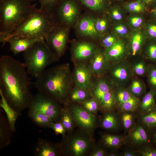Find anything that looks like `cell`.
<instances>
[{
  "instance_id": "6da1fadb",
  "label": "cell",
  "mask_w": 156,
  "mask_h": 156,
  "mask_svg": "<svg viewBox=\"0 0 156 156\" xmlns=\"http://www.w3.org/2000/svg\"><path fill=\"white\" fill-rule=\"evenodd\" d=\"M24 63L8 55L0 58V91L8 104L17 111L28 107L32 95L29 90Z\"/></svg>"
},
{
  "instance_id": "7a4b0ae2",
  "label": "cell",
  "mask_w": 156,
  "mask_h": 156,
  "mask_svg": "<svg viewBox=\"0 0 156 156\" xmlns=\"http://www.w3.org/2000/svg\"><path fill=\"white\" fill-rule=\"evenodd\" d=\"M73 85V73L68 63L45 70L34 83L38 92L64 104L67 103Z\"/></svg>"
},
{
  "instance_id": "3957f363",
  "label": "cell",
  "mask_w": 156,
  "mask_h": 156,
  "mask_svg": "<svg viewBox=\"0 0 156 156\" xmlns=\"http://www.w3.org/2000/svg\"><path fill=\"white\" fill-rule=\"evenodd\" d=\"M29 0H0V37L14 31L36 8Z\"/></svg>"
},
{
  "instance_id": "277c9868",
  "label": "cell",
  "mask_w": 156,
  "mask_h": 156,
  "mask_svg": "<svg viewBox=\"0 0 156 156\" xmlns=\"http://www.w3.org/2000/svg\"><path fill=\"white\" fill-rule=\"evenodd\" d=\"M55 24L51 13L36 8L31 14L14 31L0 38L3 46L10 38H34L44 37Z\"/></svg>"
},
{
  "instance_id": "5b68a950",
  "label": "cell",
  "mask_w": 156,
  "mask_h": 156,
  "mask_svg": "<svg viewBox=\"0 0 156 156\" xmlns=\"http://www.w3.org/2000/svg\"><path fill=\"white\" fill-rule=\"evenodd\" d=\"M23 56L28 74L36 79L48 66L59 59L51 51L44 39L37 41L23 52Z\"/></svg>"
},
{
  "instance_id": "8992f818",
  "label": "cell",
  "mask_w": 156,
  "mask_h": 156,
  "mask_svg": "<svg viewBox=\"0 0 156 156\" xmlns=\"http://www.w3.org/2000/svg\"><path fill=\"white\" fill-rule=\"evenodd\" d=\"M60 104L51 98L38 92L32 96L27 108L29 109L44 114L55 122L61 120L63 108Z\"/></svg>"
},
{
  "instance_id": "52a82bcc",
  "label": "cell",
  "mask_w": 156,
  "mask_h": 156,
  "mask_svg": "<svg viewBox=\"0 0 156 156\" xmlns=\"http://www.w3.org/2000/svg\"><path fill=\"white\" fill-rule=\"evenodd\" d=\"M68 34L67 26L55 24L44 37V40L51 51L59 58L65 51Z\"/></svg>"
},
{
  "instance_id": "ba28073f",
  "label": "cell",
  "mask_w": 156,
  "mask_h": 156,
  "mask_svg": "<svg viewBox=\"0 0 156 156\" xmlns=\"http://www.w3.org/2000/svg\"><path fill=\"white\" fill-rule=\"evenodd\" d=\"M79 2L78 0H63L59 3L52 11L55 10V13H51L55 23L67 26L74 23L78 16Z\"/></svg>"
},
{
  "instance_id": "9c48e42d",
  "label": "cell",
  "mask_w": 156,
  "mask_h": 156,
  "mask_svg": "<svg viewBox=\"0 0 156 156\" xmlns=\"http://www.w3.org/2000/svg\"><path fill=\"white\" fill-rule=\"evenodd\" d=\"M105 75L114 87H127L133 77L128 59L111 64Z\"/></svg>"
},
{
  "instance_id": "30bf717a",
  "label": "cell",
  "mask_w": 156,
  "mask_h": 156,
  "mask_svg": "<svg viewBox=\"0 0 156 156\" xmlns=\"http://www.w3.org/2000/svg\"><path fill=\"white\" fill-rule=\"evenodd\" d=\"M151 130L145 127L140 122L128 132L125 137L126 143L138 148L151 145Z\"/></svg>"
},
{
  "instance_id": "8fae6325",
  "label": "cell",
  "mask_w": 156,
  "mask_h": 156,
  "mask_svg": "<svg viewBox=\"0 0 156 156\" xmlns=\"http://www.w3.org/2000/svg\"><path fill=\"white\" fill-rule=\"evenodd\" d=\"M73 73V85L75 86L91 92L93 83V77L87 63L74 64Z\"/></svg>"
},
{
  "instance_id": "7c38bea8",
  "label": "cell",
  "mask_w": 156,
  "mask_h": 156,
  "mask_svg": "<svg viewBox=\"0 0 156 156\" xmlns=\"http://www.w3.org/2000/svg\"><path fill=\"white\" fill-rule=\"evenodd\" d=\"M98 48L96 44L90 42L75 43L73 45L71 51L73 62L74 64L88 63Z\"/></svg>"
},
{
  "instance_id": "4fadbf2b",
  "label": "cell",
  "mask_w": 156,
  "mask_h": 156,
  "mask_svg": "<svg viewBox=\"0 0 156 156\" xmlns=\"http://www.w3.org/2000/svg\"><path fill=\"white\" fill-rule=\"evenodd\" d=\"M127 40L128 54L127 59L131 61L140 56L142 47L148 38L140 28L133 29Z\"/></svg>"
},
{
  "instance_id": "5bb4252c",
  "label": "cell",
  "mask_w": 156,
  "mask_h": 156,
  "mask_svg": "<svg viewBox=\"0 0 156 156\" xmlns=\"http://www.w3.org/2000/svg\"><path fill=\"white\" fill-rule=\"evenodd\" d=\"M87 63L93 77L105 75L110 64L105 55L104 49L99 47Z\"/></svg>"
},
{
  "instance_id": "9a60e30c",
  "label": "cell",
  "mask_w": 156,
  "mask_h": 156,
  "mask_svg": "<svg viewBox=\"0 0 156 156\" xmlns=\"http://www.w3.org/2000/svg\"><path fill=\"white\" fill-rule=\"evenodd\" d=\"M104 54L110 64L127 59L128 54L127 41L119 38L112 46L104 50Z\"/></svg>"
},
{
  "instance_id": "2e32d148",
  "label": "cell",
  "mask_w": 156,
  "mask_h": 156,
  "mask_svg": "<svg viewBox=\"0 0 156 156\" xmlns=\"http://www.w3.org/2000/svg\"><path fill=\"white\" fill-rule=\"evenodd\" d=\"M71 116L80 127L86 129H90L94 127L95 119L92 113L83 107L74 105L71 109Z\"/></svg>"
},
{
  "instance_id": "e0dca14e",
  "label": "cell",
  "mask_w": 156,
  "mask_h": 156,
  "mask_svg": "<svg viewBox=\"0 0 156 156\" xmlns=\"http://www.w3.org/2000/svg\"><path fill=\"white\" fill-rule=\"evenodd\" d=\"M62 154L61 144H54L41 138H38L34 151L36 156H57Z\"/></svg>"
},
{
  "instance_id": "ac0fdd59",
  "label": "cell",
  "mask_w": 156,
  "mask_h": 156,
  "mask_svg": "<svg viewBox=\"0 0 156 156\" xmlns=\"http://www.w3.org/2000/svg\"><path fill=\"white\" fill-rule=\"evenodd\" d=\"M43 39L42 38H29L13 37L9 39L7 42L10 44V50L16 55L25 51L36 42Z\"/></svg>"
},
{
  "instance_id": "d6986e66",
  "label": "cell",
  "mask_w": 156,
  "mask_h": 156,
  "mask_svg": "<svg viewBox=\"0 0 156 156\" xmlns=\"http://www.w3.org/2000/svg\"><path fill=\"white\" fill-rule=\"evenodd\" d=\"M95 18L90 16H86L81 18L77 26L78 33L83 36L91 38L99 37L95 27Z\"/></svg>"
},
{
  "instance_id": "ffe728a7",
  "label": "cell",
  "mask_w": 156,
  "mask_h": 156,
  "mask_svg": "<svg viewBox=\"0 0 156 156\" xmlns=\"http://www.w3.org/2000/svg\"><path fill=\"white\" fill-rule=\"evenodd\" d=\"M61 145L63 153L67 151L75 156H79L85 153L89 147V143L86 138L79 136L74 138L67 145Z\"/></svg>"
},
{
  "instance_id": "44dd1931",
  "label": "cell",
  "mask_w": 156,
  "mask_h": 156,
  "mask_svg": "<svg viewBox=\"0 0 156 156\" xmlns=\"http://www.w3.org/2000/svg\"><path fill=\"white\" fill-rule=\"evenodd\" d=\"M130 62L133 76L140 78L146 77L150 63L144 58L140 55Z\"/></svg>"
},
{
  "instance_id": "7402d4cb",
  "label": "cell",
  "mask_w": 156,
  "mask_h": 156,
  "mask_svg": "<svg viewBox=\"0 0 156 156\" xmlns=\"http://www.w3.org/2000/svg\"><path fill=\"white\" fill-rule=\"evenodd\" d=\"M0 95V106L6 114V118L12 132H14L15 130L16 121L21 113L17 111L10 106L1 91Z\"/></svg>"
},
{
  "instance_id": "603a6c76",
  "label": "cell",
  "mask_w": 156,
  "mask_h": 156,
  "mask_svg": "<svg viewBox=\"0 0 156 156\" xmlns=\"http://www.w3.org/2000/svg\"><path fill=\"white\" fill-rule=\"evenodd\" d=\"M113 111L105 112L102 117L101 125L105 129L116 131L119 129L121 126L119 113Z\"/></svg>"
},
{
  "instance_id": "cb8c5ba5",
  "label": "cell",
  "mask_w": 156,
  "mask_h": 156,
  "mask_svg": "<svg viewBox=\"0 0 156 156\" xmlns=\"http://www.w3.org/2000/svg\"><path fill=\"white\" fill-rule=\"evenodd\" d=\"M126 87L133 96L140 99L146 92V87L144 82L137 77L133 76Z\"/></svg>"
},
{
  "instance_id": "d4e9b609",
  "label": "cell",
  "mask_w": 156,
  "mask_h": 156,
  "mask_svg": "<svg viewBox=\"0 0 156 156\" xmlns=\"http://www.w3.org/2000/svg\"><path fill=\"white\" fill-rule=\"evenodd\" d=\"M141 55L149 63L156 64V39H147L142 47Z\"/></svg>"
},
{
  "instance_id": "484cf974",
  "label": "cell",
  "mask_w": 156,
  "mask_h": 156,
  "mask_svg": "<svg viewBox=\"0 0 156 156\" xmlns=\"http://www.w3.org/2000/svg\"><path fill=\"white\" fill-rule=\"evenodd\" d=\"M0 117V146L2 148L10 144L12 131L7 118L1 113Z\"/></svg>"
},
{
  "instance_id": "4316f807",
  "label": "cell",
  "mask_w": 156,
  "mask_h": 156,
  "mask_svg": "<svg viewBox=\"0 0 156 156\" xmlns=\"http://www.w3.org/2000/svg\"><path fill=\"white\" fill-rule=\"evenodd\" d=\"M156 90H150L141 99L138 111L140 114L151 110L156 105Z\"/></svg>"
},
{
  "instance_id": "83f0119b",
  "label": "cell",
  "mask_w": 156,
  "mask_h": 156,
  "mask_svg": "<svg viewBox=\"0 0 156 156\" xmlns=\"http://www.w3.org/2000/svg\"><path fill=\"white\" fill-rule=\"evenodd\" d=\"M28 114L31 120L39 127L51 128L53 122L44 114L36 111L29 109Z\"/></svg>"
},
{
  "instance_id": "f1b7e54d",
  "label": "cell",
  "mask_w": 156,
  "mask_h": 156,
  "mask_svg": "<svg viewBox=\"0 0 156 156\" xmlns=\"http://www.w3.org/2000/svg\"><path fill=\"white\" fill-rule=\"evenodd\" d=\"M79 3L89 9L101 12L107 9L110 5V0H78Z\"/></svg>"
},
{
  "instance_id": "f546056e",
  "label": "cell",
  "mask_w": 156,
  "mask_h": 156,
  "mask_svg": "<svg viewBox=\"0 0 156 156\" xmlns=\"http://www.w3.org/2000/svg\"><path fill=\"white\" fill-rule=\"evenodd\" d=\"M126 138L120 135L106 134L103 136L102 142L106 147L118 148L126 143Z\"/></svg>"
},
{
  "instance_id": "4dcf8cb0",
  "label": "cell",
  "mask_w": 156,
  "mask_h": 156,
  "mask_svg": "<svg viewBox=\"0 0 156 156\" xmlns=\"http://www.w3.org/2000/svg\"><path fill=\"white\" fill-rule=\"evenodd\" d=\"M139 120L140 123L148 129L156 128V104L148 112L140 114Z\"/></svg>"
},
{
  "instance_id": "1f68e13d",
  "label": "cell",
  "mask_w": 156,
  "mask_h": 156,
  "mask_svg": "<svg viewBox=\"0 0 156 156\" xmlns=\"http://www.w3.org/2000/svg\"><path fill=\"white\" fill-rule=\"evenodd\" d=\"M92 96L91 92L75 86L72 89L68 98L73 102H83Z\"/></svg>"
},
{
  "instance_id": "d6a6232c",
  "label": "cell",
  "mask_w": 156,
  "mask_h": 156,
  "mask_svg": "<svg viewBox=\"0 0 156 156\" xmlns=\"http://www.w3.org/2000/svg\"><path fill=\"white\" fill-rule=\"evenodd\" d=\"M134 113L127 112H119L121 126L127 132L133 128L136 124Z\"/></svg>"
},
{
  "instance_id": "836d02e7",
  "label": "cell",
  "mask_w": 156,
  "mask_h": 156,
  "mask_svg": "<svg viewBox=\"0 0 156 156\" xmlns=\"http://www.w3.org/2000/svg\"><path fill=\"white\" fill-rule=\"evenodd\" d=\"M116 108L133 96L126 87L116 86L114 88Z\"/></svg>"
},
{
  "instance_id": "e575fe53",
  "label": "cell",
  "mask_w": 156,
  "mask_h": 156,
  "mask_svg": "<svg viewBox=\"0 0 156 156\" xmlns=\"http://www.w3.org/2000/svg\"><path fill=\"white\" fill-rule=\"evenodd\" d=\"M141 99L133 96L117 108L119 112H134L138 111Z\"/></svg>"
},
{
  "instance_id": "d590c367",
  "label": "cell",
  "mask_w": 156,
  "mask_h": 156,
  "mask_svg": "<svg viewBox=\"0 0 156 156\" xmlns=\"http://www.w3.org/2000/svg\"><path fill=\"white\" fill-rule=\"evenodd\" d=\"M123 8L129 12L133 14H139L144 12L147 8L141 0L129 2L125 3Z\"/></svg>"
},
{
  "instance_id": "8d00e7d4",
  "label": "cell",
  "mask_w": 156,
  "mask_h": 156,
  "mask_svg": "<svg viewBox=\"0 0 156 156\" xmlns=\"http://www.w3.org/2000/svg\"><path fill=\"white\" fill-rule=\"evenodd\" d=\"M110 19L114 23L123 21L125 18L124 9L117 5L109 6L107 9Z\"/></svg>"
},
{
  "instance_id": "74e56055",
  "label": "cell",
  "mask_w": 156,
  "mask_h": 156,
  "mask_svg": "<svg viewBox=\"0 0 156 156\" xmlns=\"http://www.w3.org/2000/svg\"><path fill=\"white\" fill-rule=\"evenodd\" d=\"M129 27L123 21L115 22L113 25V32L120 38L125 39L129 36L130 33Z\"/></svg>"
},
{
  "instance_id": "f35d334b",
  "label": "cell",
  "mask_w": 156,
  "mask_h": 156,
  "mask_svg": "<svg viewBox=\"0 0 156 156\" xmlns=\"http://www.w3.org/2000/svg\"><path fill=\"white\" fill-rule=\"evenodd\" d=\"M94 25L96 30L100 37L106 34L108 29L109 22L106 17L102 16L95 18Z\"/></svg>"
},
{
  "instance_id": "ab89813d",
  "label": "cell",
  "mask_w": 156,
  "mask_h": 156,
  "mask_svg": "<svg viewBox=\"0 0 156 156\" xmlns=\"http://www.w3.org/2000/svg\"><path fill=\"white\" fill-rule=\"evenodd\" d=\"M146 77L150 90H156V64H149Z\"/></svg>"
},
{
  "instance_id": "60d3db41",
  "label": "cell",
  "mask_w": 156,
  "mask_h": 156,
  "mask_svg": "<svg viewBox=\"0 0 156 156\" xmlns=\"http://www.w3.org/2000/svg\"><path fill=\"white\" fill-rule=\"evenodd\" d=\"M103 36L101 37L100 43L101 46L104 50L111 47L120 38L113 32L105 34Z\"/></svg>"
},
{
  "instance_id": "b9f144b4",
  "label": "cell",
  "mask_w": 156,
  "mask_h": 156,
  "mask_svg": "<svg viewBox=\"0 0 156 156\" xmlns=\"http://www.w3.org/2000/svg\"><path fill=\"white\" fill-rule=\"evenodd\" d=\"M139 14H134L128 18V25L133 29L140 28L144 23V18Z\"/></svg>"
},
{
  "instance_id": "7bdbcfd3",
  "label": "cell",
  "mask_w": 156,
  "mask_h": 156,
  "mask_svg": "<svg viewBox=\"0 0 156 156\" xmlns=\"http://www.w3.org/2000/svg\"><path fill=\"white\" fill-rule=\"evenodd\" d=\"M144 30L148 39H156V19L152 18L147 23Z\"/></svg>"
},
{
  "instance_id": "ee69618b",
  "label": "cell",
  "mask_w": 156,
  "mask_h": 156,
  "mask_svg": "<svg viewBox=\"0 0 156 156\" xmlns=\"http://www.w3.org/2000/svg\"><path fill=\"white\" fill-rule=\"evenodd\" d=\"M63 0H39L40 10L51 13L53 9Z\"/></svg>"
},
{
  "instance_id": "f6af8a7d",
  "label": "cell",
  "mask_w": 156,
  "mask_h": 156,
  "mask_svg": "<svg viewBox=\"0 0 156 156\" xmlns=\"http://www.w3.org/2000/svg\"><path fill=\"white\" fill-rule=\"evenodd\" d=\"M60 121L66 131H69L72 129L73 127L72 117L70 112L66 107L63 108Z\"/></svg>"
},
{
  "instance_id": "bcb514c9",
  "label": "cell",
  "mask_w": 156,
  "mask_h": 156,
  "mask_svg": "<svg viewBox=\"0 0 156 156\" xmlns=\"http://www.w3.org/2000/svg\"><path fill=\"white\" fill-rule=\"evenodd\" d=\"M83 105L84 109L92 113L96 112L100 108L98 102L93 97L83 102Z\"/></svg>"
},
{
  "instance_id": "7dc6e473",
  "label": "cell",
  "mask_w": 156,
  "mask_h": 156,
  "mask_svg": "<svg viewBox=\"0 0 156 156\" xmlns=\"http://www.w3.org/2000/svg\"><path fill=\"white\" fill-rule=\"evenodd\" d=\"M136 151L138 154L142 156H156V148L151 145H147L138 148Z\"/></svg>"
},
{
  "instance_id": "c3c4849f",
  "label": "cell",
  "mask_w": 156,
  "mask_h": 156,
  "mask_svg": "<svg viewBox=\"0 0 156 156\" xmlns=\"http://www.w3.org/2000/svg\"><path fill=\"white\" fill-rule=\"evenodd\" d=\"M56 134L64 136L66 129L61 121L53 122L51 127Z\"/></svg>"
},
{
  "instance_id": "681fc988",
  "label": "cell",
  "mask_w": 156,
  "mask_h": 156,
  "mask_svg": "<svg viewBox=\"0 0 156 156\" xmlns=\"http://www.w3.org/2000/svg\"><path fill=\"white\" fill-rule=\"evenodd\" d=\"M138 153L136 151L131 149H126L124 150L120 154L121 156H137Z\"/></svg>"
},
{
  "instance_id": "f907efd6",
  "label": "cell",
  "mask_w": 156,
  "mask_h": 156,
  "mask_svg": "<svg viewBox=\"0 0 156 156\" xmlns=\"http://www.w3.org/2000/svg\"><path fill=\"white\" fill-rule=\"evenodd\" d=\"M145 5L147 8L151 9L156 7V0H141Z\"/></svg>"
},
{
  "instance_id": "816d5d0a",
  "label": "cell",
  "mask_w": 156,
  "mask_h": 156,
  "mask_svg": "<svg viewBox=\"0 0 156 156\" xmlns=\"http://www.w3.org/2000/svg\"><path fill=\"white\" fill-rule=\"evenodd\" d=\"M107 155L106 151L104 149L99 148L94 151L92 154V156H104Z\"/></svg>"
},
{
  "instance_id": "f5cc1de1",
  "label": "cell",
  "mask_w": 156,
  "mask_h": 156,
  "mask_svg": "<svg viewBox=\"0 0 156 156\" xmlns=\"http://www.w3.org/2000/svg\"><path fill=\"white\" fill-rule=\"evenodd\" d=\"M151 142L156 147V128L151 129Z\"/></svg>"
},
{
  "instance_id": "db71d44e",
  "label": "cell",
  "mask_w": 156,
  "mask_h": 156,
  "mask_svg": "<svg viewBox=\"0 0 156 156\" xmlns=\"http://www.w3.org/2000/svg\"><path fill=\"white\" fill-rule=\"evenodd\" d=\"M150 14L152 18L156 19V7L150 10Z\"/></svg>"
},
{
  "instance_id": "11a10c76",
  "label": "cell",
  "mask_w": 156,
  "mask_h": 156,
  "mask_svg": "<svg viewBox=\"0 0 156 156\" xmlns=\"http://www.w3.org/2000/svg\"><path fill=\"white\" fill-rule=\"evenodd\" d=\"M108 155L109 156H120V154L118 151H115L110 153Z\"/></svg>"
},
{
  "instance_id": "9f6ffc18",
  "label": "cell",
  "mask_w": 156,
  "mask_h": 156,
  "mask_svg": "<svg viewBox=\"0 0 156 156\" xmlns=\"http://www.w3.org/2000/svg\"><path fill=\"white\" fill-rule=\"evenodd\" d=\"M111 1H122L123 0H110Z\"/></svg>"
},
{
  "instance_id": "6f0895ef",
  "label": "cell",
  "mask_w": 156,
  "mask_h": 156,
  "mask_svg": "<svg viewBox=\"0 0 156 156\" xmlns=\"http://www.w3.org/2000/svg\"><path fill=\"white\" fill-rule=\"evenodd\" d=\"M29 0V1H34L36 0Z\"/></svg>"
},
{
  "instance_id": "680465c9",
  "label": "cell",
  "mask_w": 156,
  "mask_h": 156,
  "mask_svg": "<svg viewBox=\"0 0 156 156\" xmlns=\"http://www.w3.org/2000/svg\"></svg>"
}]
</instances>
